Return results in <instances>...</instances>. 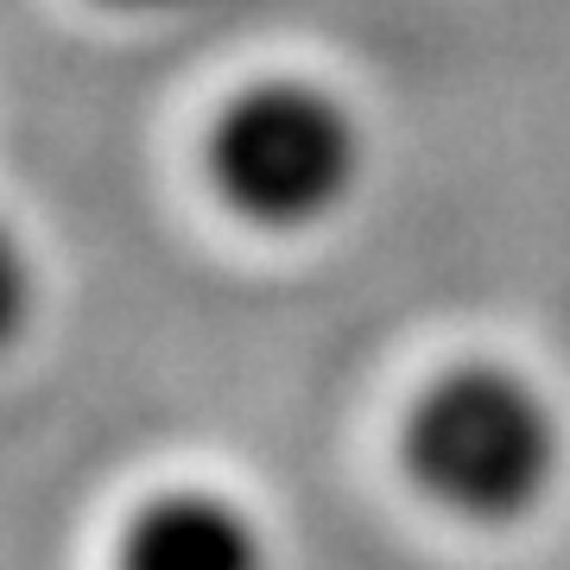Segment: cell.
I'll use <instances>...</instances> for the list:
<instances>
[{"instance_id":"1","label":"cell","mask_w":570,"mask_h":570,"mask_svg":"<svg viewBox=\"0 0 570 570\" xmlns=\"http://www.w3.org/2000/svg\"><path fill=\"white\" fill-rule=\"evenodd\" d=\"M393 463L419 508L444 527L508 539L558 501L570 425L558 393L513 355H450L406 393Z\"/></svg>"},{"instance_id":"2","label":"cell","mask_w":570,"mask_h":570,"mask_svg":"<svg viewBox=\"0 0 570 570\" xmlns=\"http://www.w3.org/2000/svg\"><path fill=\"white\" fill-rule=\"evenodd\" d=\"M204 178L254 235H311L362 197L367 121L317 77H254L209 115Z\"/></svg>"},{"instance_id":"3","label":"cell","mask_w":570,"mask_h":570,"mask_svg":"<svg viewBox=\"0 0 570 570\" xmlns=\"http://www.w3.org/2000/svg\"><path fill=\"white\" fill-rule=\"evenodd\" d=\"M115 570H273V532L228 489H153L115 532Z\"/></svg>"},{"instance_id":"4","label":"cell","mask_w":570,"mask_h":570,"mask_svg":"<svg viewBox=\"0 0 570 570\" xmlns=\"http://www.w3.org/2000/svg\"><path fill=\"white\" fill-rule=\"evenodd\" d=\"M32 305H39V273H32V254L13 228L0 223V348L20 343V330L32 324Z\"/></svg>"}]
</instances>
